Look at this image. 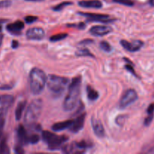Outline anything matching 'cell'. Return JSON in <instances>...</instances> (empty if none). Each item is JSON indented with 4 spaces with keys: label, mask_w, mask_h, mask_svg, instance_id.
<instances>
[{
    "label": "cell",
    "mask_w": 154,
    "mask_h": 154,
    "mask_svg": "<svg viewBox=\"0 0 154 154\" xmlns=\"http://www.w3.org/2000/svg\"><path fill=\"white\" fill-rule=\"evenodd\" d=\"M81 77L77 76L72 79L69 90L63 102V109L66 111H71L76 108L81 93Z\"/></svg>",
    "instance_id": "obj_1"
},
{
    "label": "cell",
    "mask_w": 154,
    "mask_h": 154,
    "mask_svg": "<svg viewBox=\"0 0 154 154\" xmlns=\"http://www.w3.org/2000/svg\"><path fill=\"white\" fill-rule=\"evenodd\" d=\"M46 74L38 68H34L31 70L29 76L30 90L34 95H38L44 90L47 84Z\"/></svg>",
    "instance_id": "obj_2"
},
{
    "label": "cell",
    "mask_w": 154,
    "mask_h": 154,
    "mask_svg": "<svg viewBox=\"0 0 154 154\" xmlns=\"http://www.w3.org/2000/svg\"><path fill=\"white\" fill-rule=\"evenodd\" d=\"M43 102L40 99H34L31 102L24 115V123L26 126H31L35 124L42 114Z\"/></svg>",
    "instance_id": "obj_3"
},
{
    "label": "cell",
    "mask_w": 154,
    "mask_h": 154,
    "mask_svg": "<svg viewBox=\"0 0 154 154\" xmlns=\"http://www.w3.org/2000/svg\"><path fill=\"white\" fill-rule=\"evenodd\" d=\"M69 83V79L64 77L54 75H48L47 86L50 91L54 95H61L64 92L66 87Z\"/></svg>",
    "instance_id": "obj_4"
},
{
    "label": "cell",
    "mask_w": 154,
    "mask_h": 154,
    "mask_svg": "<svg viewBox=\"0 0 154 154\" xmlns=\"http://www.w3.org/2000/svg\"><path fill=\"white\" fill-rule=\"evenodd\" d=\"M42 137L43 141L47 143L50 150H59L69 140V138L66 135L59 136L50 131H43Z\"/></svg>",
    "instance_id": "obj_5"
},
{
    "label": "cell",
    "mask_w": 154,
    "mask_h": 154,
    "mask_svg": "<svg viewBox=\"0 0 154 154\" xmlns=\"http://www.w3.org/2000/svg\"><path fill=\"white\" fill-rule=\"evenodd\" d=\"M138 96L136 91L133 89H129L125 92L123 96L120 99V102H119V107L121 109H124L132 105V103H134L138 99Z\"/></svg>",
    "instance_id": "obj_6"
},
{
    "label": "cell",
    "mask_w": 154,
    "mask_h": 154,
    "mask_svg": "<svg viewBox=\"0 0 154 154\" xmlns=\"http://www.w3.org/2000/svg\"><path fill=\"white\" fill-rule=\"evenodd\" d=\"M80 14L82 16L86 17L88 20L93 21V22L99 23H111L114 20V19L110 17V16L106 14H94V13H84V12H79Z\"/></svg>",
    "instance_id": "obj_7"
},
{
    "label": "cell",
    "mask_w": 154,
    "mask_h": 154,
    "mask_svg": "<svg viewBox=\"0 0 154 154\" xmlns=\"http://www.w3.org/2000/svg\"><path fill=\"white\" fill-rule=\"evenodd\" d=\"M14 97L11 95L0 96V117H3L7 113L9 108L14 103Z\"/></svg>",
    "instance_id": "obj_8"
},
{
    "label": "cell",
    "mask_w": 154,
    "mask_h": 154,
    "mask_svg": "<svg viewBox=\"0 0 154 154\" xmlns=\"http://www.w3.org/2000/svg\"><path fill=\"white\" fill-rule=\"evenodd\" d=\"M45 35V30L41 27H32L29 29L26 32V36L29 40L40 41Z\"/></svg>",
    "instance_id": "obj_9"
},
{
    "label": "cell",
    "mask_w": 154,
    "mask_h": 154,
    "mask_svg": "<svg viewBox=\"0 0 154 154\" xmlns=\"http://www.w3.org/2000/svg\"><path fill=\"white\" fill-rule=\"evenodd\" d=\"M120 44L124 49L129 52H136L139 51L144 45V42L140 40H135L132 42H129L126 40H122Z\"/></svg>",
    "instance_id": "obj_10"
},
{
    "label": "cell",
    "mask_w": 154,
    "mask_h": 154,
    "mask_svg": "<svg viewBox=\"0 0 154 154\" xmlns=\"http://www.w3.org/2000/svg\"><path fill=\"white\" fill-rule=\"evenodd\" d=\"M86 119V114L83 113L81 115L78 116L75 120H73V123H72V126H70L69 129L73 133H77V132H80L81 129H83L84 126V123H85Z\"/></svg>",
    "instance_id": "obj_11"
},
{
    "label": "cell",
    "mask_w": 154,
    "mask_h": 154,
    "mask_svg": "<svg viewBox=\"0 0 154 154\" xmlns=\"http://www.w3.org/2000/svg\"><path fill=\"white\" fill-rule=\"evenodd\" d=\"M111 32H112V29L111 27L103 25L94 26L90 30V32L91 33V35L95 36H99V37L106 35Z\"/></svg>",
    "instance_id": "obj_12"
},
{
    "label": "cell",
    "mask_w": 154,
    "mask_h": 154,
    "mask_svg": "<svg viewBox=\"0 0 154 154\" xmlns=\"http://www.w3.org/2000/svg\"><path fill=\"white\" fill-rule=\"evenodd\" d=\"M92 128L93 129V132L96 134V135L99 138H103L105 135V128L102 125V122L95 117H92L91 119Z\"/></svg>",
    "instance_id": "obj_13"
},
{
    "label": "cell",
    "mask_w": 154,
    "mask_h": 154,
    "mask_svg": "<svg viewBox=\"0 0 154 154\" xmlns=\"http://www.w3.org/2000/svg\"><path fill=\"white\" fill-rule=\"evenodd\" d=\"M17 135L18 141L22 145L29 144V136L23 126L20 125L18 126L17 129Z\"/></svg>",
    "instance_id": "obj_14"
},
{
    "label": "cell",
    "mask_w": 154,
    "mask_h": 154,
    "mask_svg": "<svg viewBox=\"0 0 154 154\" xmlns=\"http://www.w3.org/2000/svg\"><path fill=\"white\" fill-rule=\"evenodd\" d=\"M79 6L86 8H101L102 3L99 0H83L78 2Z\"/></svg>",
    "instance_id": "obj_15"
},
{
    "label": "cell",
    "mask_w": 154,
    "mask_h": 154,
    "mask_svg": "<svg viewBox=\"0 0 154 154\" xmlns=\"http://www.w3.org/2000/svg\"><path fill=\"white\" fill-rule=\"evenodd\" d=\"M24 23L20 20H17L14 23H10L7 26V30L9 32L12 33L14 35H18L20 33L21 30L23 29Z\"/></svg>",
    "instance_id": "obj_16"
},
{
    "label": "cell",
    "mask_w": 154,
    "mask_h": 154,
    "mask_svg": "<svg viewBox=\"0 0 154 154\" xmlns=\"http://www.w3.org/2000/svg\"><path fill=\"white\" fill-rule=\"evenodd\" d=\"M72 123H73V120H65V121L59 122V123H55L52 126V130L55 131V132H60L66 129H69L70 126H72Z\"/></svg>",
    "instance_id": "obj_17"
},
{
    "label": "cell",
    "mask_w": 154,
    "mask_h": 154,
    "mask_svg": "<svg viewBox=\"0 0 154 154\" xmlns=\"http://www.w3.org/2000/svg\"><path fill=\"white\" fill-rule=\"evenodd\" d=\"M26 105V101H22V102H20L17 104V106L15 109V118H16V120H20L21 119Z\"/></svg>",
    "instance_id": "obj_18"
},
{
    "label": "cell",
    "mask_w": 154,
    "mask_h": 154,
    "mask_svg": "<svg viewBox=\"0 0 154 154\" xmlns=\"http://www.w3.org/2000/svg\"><path fill=\"white\" fill-rule=\"evenodd\" d=\"M87 98L90 101H96L99 96V93L96 90H95L93 88H92L91 87H90V86H87Z\"/></svg>",
    "instance_id": "obj_19"
},
{
    "label": "cell",
    "mask_w": 154,
    "mask_h": 154,
    "mask_svg": "<svg viewBox=\"0 0 154 154\" xmlns=\"http://www.w3.org/2000/svg\"><path fill=\"white\" fill-rule=\"evenodd\" d=\"M77 57H94V55L87 48H81L75 52Z\"/></svg>",
    "instance_id": "obj_20"
},
{
    "label": "cell",
    "mask_w": 154,
    "mask_h": 154,
    "mask_svg": "<svg viewBox=\"0 0 154 154\" xmlns=\"http://www.w3.org/2000/svg\"><path fill=\"white\" fill-rule=\"evenodd\" d=\"M68 36V35L66 33H60V34H57L55 35H53L50 38V41L52 42H57L59 41H61L63 39L66 38Z\"/></svg>",
    "instance_id": "obj_21"
},
{
    "label": "cell",
    "mask_w": 154,
    "mask_h": 154,
    "mask_svg": "<svg viewBox=\"0 0 154 154\" xmlns=\"http://www.w3.org/2000/svg\"><path fill=\"white\" fill-rule=\"evenodd\" d=\"M99 45H100L101 49L103 50V51H105V52L109 53V52H111V51H112V48H111V45H110V44L108 43V42H105V41H102V42H100Z\"/></svg>",
    "instance_id": "obj_22"
},
{
    "label": "cell",
    "mask_w": 154,
    "mask_h": 154,
    "mask_svg": "<svg viewBox=\"0 0 154 154\" xmlns=\"http://www.w3.org/2000/svg\"><path fill=\"white\" fill-rule=\"evenodd\" d=\"M72 4V3L70 2H61L60 3V4L54 6V7L53 8V10L55 11H60L63 10L64 8H66V6L70 5Z\"/></svg>",
    "instance_id": "obj_23"
},
{
    "label": "cell",
    "mask_w": 154,
    "mask_h": 154,
    "mask_svg": "<svg viewBox=\"0 0 154 154\" xmlns=\"http://www.w3.org/2000/svg\"><path fill=\"white\" fill-rule=\"evenodd\" d=\"M9 149L7 145L5 139H3L0 142V153H8Z\"/></svg>",
    "instance_id": "obj_24"
},
{
    "label": "cell",
    "mask_w": 154,
    "mask_h": 154,
    "mask_svg": "<svg viewBox=\"0 0 154 154\" xmlns=\"http://www.w3.org/2000/svg\"><path fill=\"white\" fill-rule=\"evenodd\" d=\"M113 1L116 3H118V4L126 6H129V7L134 5V2L132 0H113Z\"/></svg>",
    "instance_id": "obj_25"
},
{
    "label": "cell",
    "mask_w": 154,
    "mask_h": 154,
    "mask_svg": "<svg viewBox=\"0 0 154 154\" xmlns=\"http://www.w3.org/2000/svg\"><path fill=\"white\" fill-rule=\"evenodd\" d=\"M75 146H76L77 149H81V150H84V149H87V147H90V144L85 141H81L78 143H75Z\"/></svg>",
    "instance_id": "obj_26"
},
{
    "label": "cell",
    "mask_w": 154,
    "mask_h": 154,
    "mask_svg": "<svg viewBox=\"0 0 154 154\" xmlns=\"http://www.w3.org/2000/svg\"><path fill=\"white\" fill-rule=\"evenodd\" d=\"M40 140V138L38 135H32L29 136V144H37L38 142Z\"/></svg>",
    "instance_id": "obj_27"
},
{
    "label": "cell",
    "mask_w": 154,
    "mask_h": 154,
    "mask_svg": "<svg viewBox=\"0 0 154 154\" xmlns=\"http://www.w3.org/2000/svg\"><path fill=\"white\" fill-rule=\"evenodd\" d=\"M11 5V1L10 0H2L0 1V8H5Z\"/></svg>",
    "instance_id": "obj_28"
},
{
    "label": "cell",
    "mask_w": 154,
    "mask_h": 154,
    "mask_svg": "<svg viewBox=\"0 0 154 154\" xmlns=\"http://www.w3.org/2000/svg\"><path fill=\"white\" fill-rule=\"evenodd\" d=\"M38 20V17L35 16H27L24 18V20L26 23H32Z\"/></svg>",
    "instance_id": "obj_29"
},
{
    "label": "cell",
    "mask_w": 154,
    "mask_h": 154,
    "mask_svg": "<svg viewBox=\"0 0 154 154\" xmlns=\"http://www.w3.org/2000/svg\"><path fill=\"white\" fill-rule=\"evenodd\" d=\"M125 68H126V69H127V71H129V72H130L131 74H132L133 75H135V77H137V75L136 73H135V70H134V68H133V66H132V63H129V64H126V66H125Z\"/></svg>",
    "instance_id": "obj_30"
},
{
    "label": "cell",
    "mask_w": 154,
    "mask_h": 154,
    "mask_svg": "<svg viewBox=\"0 0 154 154\" xmlns=\"http://www.w3.org/2000/svg\"><path fill=\"white\" fill-rule=\"evenodd\" d=\"M153 114H148V116H147V117L145 118V120H144V124L146 126H150V123H151V122L153 121Z\"/></svg>",
    "instance_id": "obj_31"
},
{
    "label": "cell",
    "mask_w": 154,
    "mask_h": 154,
    "mask_svg": "<svg viewBox=\"0 0 154 154\" xmlns=\"http://www.w3.org/2000/svg\"><path fill=\"white\" fill-rule=\"evenodd\" d=\"M5 123V120L2 117H0V140H1L2 136L3 134V129H4Z\"/></svg>",
    "instance_id": "obj_32"
},
{
    "label": "cell",
    "mask_w": 154,
    "mask_h": 154,
    "mask_svg": "<svg viewBox=\"0 0 154 154\" xmlns=\"http://www.w3.org/2000/svg\"><path fill=\"white\" fill-rule=\"evenodd\" d=\"M124 120H125V116L120 115L117 117V119H116V123H117V125H119V126H120V125L121 126V125H123V123H124Z\"/></svg>",
    "instance_id": "obj_33"
},
{
    "label": "cell",
    "mask_w": 154,
    "mask_h": 154,
    "mask_svg": "<svg viewBox=\"0 0 154 154\" xmlns=\"http://www.w3.org/2000/svg\"><path fill=\"white\" fill-rule=\"evenodd\" d=\"M147 112L148 114H153L154 113V103H152L150 104V105H149L148 108H147Z\"/></svg>",
    "instance_id": "obj_34"
},
{
    "label": "cell",
    "mask_w": 154,
    "mask_h": 154,
    "mask_svg": "<svg viewBox=\"0 0 154 154\" xmlns=\"http://www.w3.org/2000/svg\"><path fill=\"white\" fill-rule=\"evenodd\" d=\"M18 46H19V42H18L17 41H16V40L12 41V42H11L12 48H14V49H16V48H18Z\"/></svg>",
    "instance_id": "obj_35"
},
{
    "label": "cell",
    "mask_w": 154,
    "mask_h": 154,
    "mask_svg": "<svg viewBox=\"0 0 154 154\" xmlns=\"http://www.w3.org/2000/svg\"><path fill=\"white\" fill-rule=\"evenodd\" d=\"M71 26H75L78 29H84L86 26V24H84V23H80L78 25H71Z\"/></svg>",
    "instance_id": "obj_36"
},
{
    "label": "cell",
    "mask_w": 154,
    "mask_h": 154,
    "mask_svg": "<svg viewBox=\"0 0 154 154\" xmlns=\"http://www.w3.org/2000/svg\"><path fill=\"white\" fill-rule=\"evenodd\" d=\"M93 41L91 40V39H85V40H83L80 42V45H86V44H90L93 43Z\"/></svg>",
    "instance_id": "obj_37"
},
{
    "label": "cell",
    "mask_w": 154,
    "mask_h": 154,
    "mask_svg": "<svg viewBox=\"0 0 154 154\" xmlns=\"http://www.w3.org/2000/svg\"><path fill=\"white\" fill-rule=\"evenodd\" d=\"M11 86L9 85H0V90H11Z\"/></svg>",
    "instance_id": "obj_38"
},
{
    "label": "cell",
    "mask_w": 154,
    "mask_h": 154,
    "mask_svg": "<svg viewBox=\"0 0 154 154\" xmlns=\"http://www.w3.org/2000/svg\"><path fill=\"white\" fill-rule=\"evenodd\" d=\"M15 152H16V153H24L23 150V149L21 148V147H20V146H17V147H15Z\"/></svg>",
    "instance_id": "obj_39"
},
{
    "label": "cell",
    "mask_w": 154,
    "mask_h": 154,
    "mask_svg": "<svg viewBox=\"0 0 154 154\" xmlns=\"http://www.w3.org/2000/svg\"><path fill=\"white\" fill-rule=\"evenodd\" d=\"M2 40H3V35L0 34V47H1L2 43Z\"/></svg>",
    "instance_id": "obj_40"
},
{
    "label": "cell",
    "mask_w": 154,
    "mask_h": 154,
    "mask_svg": "<svg viewBox=\"0 0 154 154\" xmlns=\"http://www.w3.org/2000/svg\"><path fill=\"white\" fill-rule=\"evenodd\" d=\"M5 20H0V32H1L2 29V26L1 25L3 23L5 22Z\"/></svg>",
    "instance_id": "obj_41"
},
{
    "label": "cell",
    "mask_w": 154,
    "mask_h": 154,
    "mask_svg": "<svg viewBox=\"0 0 154 154\" xmlns=\"http://www.w3.org/2000/svg\"><path fill=\"white\" fill-rule=\"evenodd\" d=\"M149 3L151 6H154V0H149Z\"/></svg>",
    "instance_id": "obj_42"
},
{
    "label": "cell",
    "mask_w": 154,
    "mask_h": 154,
    "mask_svg": "<svg viewBox=\"0 0 154 154\" xmlns=\"http://www.w3.org/2000/svg\"><path fill=\"white\" fill-rule=\"evenodd\" d=\"M26 2H42L44 1V0H25Z\"/></svg>",
    "instance_id": "obj_43"
},
{
    "label": "cell",
    "mask_w": 154,
    "mask_h": 154,
    "mask_svg": "<svg viewBox=\"0 0 154 154\" xmlns=\"http://www.w3.org/2000/svg\"><path fill=\"white\" fill-rule=\"evenodd\" d=\"M149 153H154V147H152L150 150H149Z\"/></svg>",
    "instance_id": "obj_44"
}]
</instances>
